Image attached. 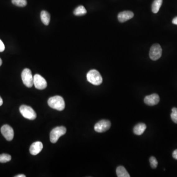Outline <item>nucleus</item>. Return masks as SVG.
<instances>
[{
  "label": "nucleus",
  "mask_w": 177,
  "mask_h": 177,
  "mask_svg": "<svg viewBox=\"0 0 177 177\" xmlns=\"http://www.w3.org/2000/svg\"><path fill=\"white\" fill-rule=\"evenodd\" d=\"M48 105L51 108L58 111H63L65 109V102L63 98L59 95L52 96L48 100Z\"/></svg>",
  "instance_id": "1"
},
{
  "label": "nucleus",
  "mask_w": 177,
  "mask_h": 177,
  "mask_svg": "<svg viewBox=\"0 0 177 177\" xmlns=\"http://www.w3.org/2000/svg\"><path fill=\"white\" fill-rule=\"evenodd\" d=\"M87 79L88 82L94 85L98 86L102 83V77L98 71L95 69H91L88 72L87 74Z\"/></svg>",
  "instance_id": "2"
},
{
  "label": "nucleus",
  "mask_w": 177,
  "mask_h": 177,
  "mask_svg": "<svg viewBox=\"0 0 177 177\" xmlns=\"http://www.w3.org/2000/svg\"><path fill=\"white\" fill-rule=\"evenodd\" d=\"M67 132V129L65 127H58L54 128L50 134V139L52 143H55L59 140L61 136H63Z\"/></svg>",
  "instance_id": "3"
},
{
  "label": "nucleus",
  "mask_w": 177,
  "mask_h": 177,
  "mask_svg": "<svg viewBox=\"0 0 177 177\" xmlns=\"http://www.w3.org/2000/svg\"><path fill=\"white\" fill-rule=\"evenodd\" d=\"M21 78L24 84L26 87L31 88L34 85V76L32 72L29 68H25L21 74Z\"/></svg>",
  "instance_id": "4"
},
{
  "label": "nucleus",
  "mask_w": 177,
  "mask_h": 177,
  "mask_svg": "<svg viewBox=\"0 0 177 177\" xmlns=\"http://www.w3.org/2000/svg\"><path fill=\"white\" fill-rule=\"evenodd\" d=\"M21 114L25 118L30 120H34L36 118V114L34 109L29 106L23 105L19 108Z\"/></svg>",
  "instance_id": "5"
},
{
  "label": "nucleus",
  "mask_w": 177,
  "mask_h": 177,
  "mask_svg": "<svg viewBox=\"0 0 177 177\" xmlns=\"http://www.w3.org/2000/svg\"><path fill=\"white\" fill-rule=\"evenodd\" d=\"M162 50L159 44H154L151 47L149 56L153 61H156L162 55Z\"/></svg>",
  "instance_id": "6"
},
{
  "label": "nucleus",
  "mask_w": 177,
  "mask_h": 177,
  "mask_svg": "<svg viewBox=\"0 0 177 177\" xmlns=\"http://www.w3.org/2000/svg\"><path fill=\"white\" fill-rule=\"evenodd\" d=\"M111 122L109 120H102L97 122L94 127V129L97 133H102L105 132L110 128Z\"/></svg>",
  "instance_id": "7"
},
{
  "label": "nucleus",
  "mask_w": 177,
  "mask_h": 177,
  "mask_svg": "<svg viewBox=\"0 0 177 177\" xmlns=\"http://www.w3.org/2000/svg\"><path fill=\"white\" fill-rule=\"evenodd\" d=\"M34 85L35 87L39 90H44L47 86V82L42 76L36 74L34 76Z\"/></svg>",
  "instance_id": "8"
},
{
  "label": "nucleus",
  "mask_w": 177,
  "mask_h": 177,
  "mask_svg": "<svg viewBox=\"0 0 177 177\" xmlns=\"http://www.w3.org/2000/svg\"><path fill=\"white\" fill-rule=\"evenodd\" d=\"M1 132L2 135L7 141H12L14 137V131L11 126L5 124L1 128Z\"/></svg>",
  "instance_id": "9"
},
{
  "label": "nucleus",
  "mask_w": 177,
  "mask_h": 177,
  "mask_svg": "<svg viewBox=\"0 0 177 177\" xmlns=\"http://www.w3.org/2000/svg\"><path fill=\"white\" fill-rule=\"evenodd\" d=\"M160 96L156 94H151L147 95L144 99V102L149 106H154L158 104L160 102Z\"/></svg>",
  "instance_id": "10"
},
{
  "label": "nucleus",
  "mask_w": 177,
  "mask_h": 177,
  "mask_svg": "<svg viewBox=\"0 0 177 177\" xmlns=\"http://www.w3.org/2000/svg\"><path fill=\"white\" fill-rule=\"evenodd\" d=\"M134 13L131 11H124L121 12L118 15V19L120 22H125L133 17Z\"/></svg>",
  "instance_id": "11"
},
{
  "label": "nucleus",
  "mask_w": 177,
  "mask_h": 177,
  "mask_svg": "<svg viewBox=\"0 0 177 177\" xmlns=\"http://www.w3.org/2000/svg\"><path fill=\"white\" fill-rule=\"evenodd\" d=\"M43 149V144L41 142L37 141L34 142L30 146V152L31 155L35 156L39 154Z\"/></svg>",
  "instance_id": "12"
},
{
  "label": "nucleus",
  "mask_w": 177,
  "mask_h": 177,
  "mask_svg": "<svg viewBox=\"0 0 177 177\" xmlns=\"http://www.w3.org/2000/svg\"><path fill=\"white\" fill-rule=\"evenodd\" d=\"M147 128V126L145 123H139L136 124L133 128L134 133L137 135H142L144 133Z\"/></svg>",
  "instance_id": "13"
},
{
  "label": "nucleus",
  "mask_w": 177,
  "mask_h": 177,
  "mask_svg": "<svg viewBox=\"0 0 177 177\" xmlns=\"http://www.w3.org/2000/svg\"><path fill=\"white\" fill-rule=\"evenodd\" d=\"M40 18L42 22L45 25L47 26L49 25L50 20V15L48 12L45 11H42L40 13Z\"/></svg>",
  "instance_id": "14"
},
{
  "label": "nucleus",
  "mask_w": 177,
  "mask_h": 177,
  "mask_svg": "<svg viewBox=\"0 0 177 177\" xmlns=\"http://www.w3.org/2000/svg\"><path fill=\"white\" fill-rule=\"evenodd\" d=\"M116 174L118 177H130L128 173L123 166H120L116 169Z\"/></svg>",
  "instance_id": "15"
},
{
  "label": "nucleus",
  "mask_w": 177,
  "mask_h": 177,
  "mask_svg": "<svg viewBox=\"0 0 177 177\" xmlns=\"http://www.w3.org/2000/svg\"><path fill=\"white\" fill-rule=\"evenodd\" d=\"M163 0H154L151 6V10L153 13H156L161 8Z\"/></svg>",
  "instance_id": "16"
},
{
  "label": "nucleus",
  "mask_w": 177,
  "mask_h": 177,
  "mask_svg": "<svg viewBox=\"0 0 177 177\" xmlns=\"http://www.w3.org/2000/svg\"><path fill=\"white\" fill-rule=\"evenodd\" d=\"M73 13L76 16H82L87 13V11L84 6H78L75 8L73 12Z\"/></svg>",
  "instance_id": "17"
},
{
  "label": "nucleus",
  "mask_w": 177,
  "mask_h": 177,
  "mask_svg": "<svg viewBox=\"0 0 177 177\" xmlns=\"http://www.w3.org/2000/svg\"><path fill=\"white\" fill-rule=\"evenodd\" d=\"M11 159L12 157L8 154H3L0 155V163H6L11 161Z\"/></svg>",
  "instance_id": "18"
},
{
  "label": "nucleus",
  "mask_w": 177,
  "mask_h": 177,
  "mask_svg": "<svg viewBox=\"0 0 177 177\" xmlns=\"http://www.w3.org/2000/svg\"><path fill=\"white\" fill-rule=\"evenodd\" d=\"M12 3L13 5L20 7H25L27 4L26 0H12Z\"/></svg>",
  "instance_id": "19"
},
{
  "label": "nucleus",
  "mask_w": 177,
  "mask_h": 177,
  "mask_svg": "<svg viewBox=\"0 0 177 177\" xmlns=\"http://www.w3.org/2000/svg\"><path fill=\"white\" fill-rule=\"evenodd\" d=\"M171 118L173 122L177 123V108L174 107L172 109V113L171 114Z\"/></svg>",
  "instance_id": "20"
},
{
  "label": "nucleus",
  "mask_w": 177,
  "mask_h": 177,
  "mask_svg": "<svg viewBox=\"0 0 177 177\" xmlns=\"http://www.w3.org/2000/svg\"><path fill=\"white\" fill-rule=\"evenodd\" d=\"M150 165L151 167L152 168V169H155L157 167V165H158V162H157V160H156V158L154 157V156H151V157L150 158Z\"/></svg>",
  "instance_id": "21"
},
{
  "label": "nucleus",
  "mask_w": 177,
  "mask_h": 177,
  "mask_svg": "<svg viewBox=\"0 0 177 177\" xmlns=\"http://www.w3.org/2000/svg\"><path fill=\"white\" fill-rule=\"evenodd\" d=\"M5 46L4 43L0 40V52L4 51L5 50Z\"/></svg>",
  "instance_id": "22"
},
{
  "label": "nucleus",
  "mask_w": 177,
  "mask_h": 177,
  "mask_svg": "<svg viewBox=\"0 0 177 177\" xmlns=\"http://www.w3.org/2000/svg\"><path fill=\"white\" fill-rule=\"evenodd\" d=\"M172 156L174 159L177 160V149H176V150L174 151L173 152Z\"/></svg>",
  "instance_id": "23"
},
{
  "label": "nucleus",
  "mask_w": 177,
  "mask_h": 177,
  "mask_svg": "<svg viewBox=\"0 0 177 177\" xmlns=\"http://www.w3.org/2000/svg\"><path fill=\"white\" fill-rule=\"evenodd\" d=\"M172 23L174 24L177 25V16L175 17L172 20Z\"/></svg>",
  "instance_id": "24"
},
{
  "label": "nucleus",
  "mask_w": 177,
  "mask_h": 177,
  "mask_svg": "<svg viewBox=\"0 0 177 177\" xmlns=\"http://www.w3.org/2000/svg\"><path fill=\"white\" fill-rule=\"evenodd\" d=\"M2 103H3V101H2V97L0 96V106L2 105Z\"/></svg>",
  "instance_id": "25"
},
{
  "label": "nucleus",
  "mask_w": 177,
  "mask_h": 177,
  "mask_svg": "<svg viewBox=\"0 0 177 177\" xmlns=\"http://www.w3.org/2000/svg\"><path fill=\"white\" fill-rule=\"evenodd\" d=\"M16 177H25L26 176L24 175H23V174H21V175H18L17 176H15Z\"/></svg>",
  "instance_id": "26"
},
{
  "label": "nucleus",
  "mask_w": 177,
  "mask_h": 177,
  "mask_svg": "<svg viewBox=\"0 0 177 177\" xmlns=\"http://www.w3.org/2000/svg\"><path fill=\"white\" fill-rule=\"evenodd\" d=\"M2 64V60L0 58V66H1Z\"/></svg>",
  "instance_id": "27"
}]
</instances>
